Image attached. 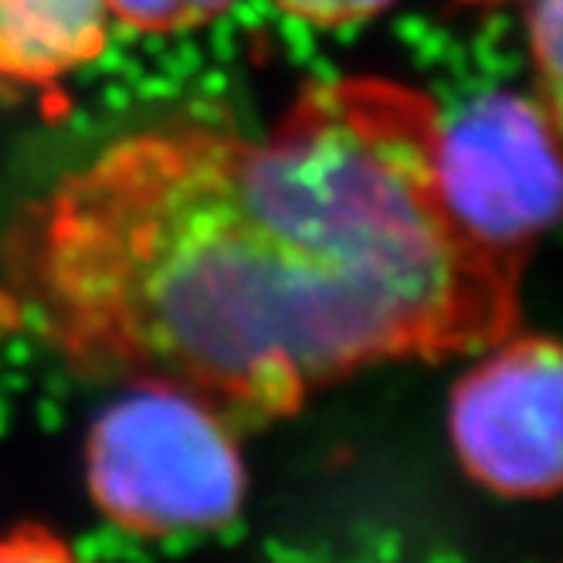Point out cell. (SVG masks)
I'll return each mask as SVG.
<instances>
[{
  "label": "cell",
  "mask_w": 563,
  "mask_h": 563,
  "mask_svg": "<svg viewBox=\"0 0 563 563\" xmlns=\"http://www.w3.org/2000/svg\"><path fill=\"white\" fill-rule=\"evenodd\" d=\"M434 102L387 78L309 86L252 140L133 133L34 200L0 245V330L89 380H164L234 428L408 360L519 330V268L434 184Z\"/></svg>",
  "instance_id": "6da1fadb"
},
{
  "label": "cell",
  "mask_w": 563,
  "mask_h": 563,
  "mask_svg": "<svg viewBox=\"0 0 563 563\" xmlns=\"http://www.w3.org/2000/svg\"><path fill=\"white\" fill-rule=\"evenodd\" d=\"M89 493L119 530L146 540L205 533L245 503L238 428L164 380H130L86 445Z\"/></svg>",
  "instance_id": "7a4b0ae2"
},
{
  "label": "cell",
  "mask_w": 563,
  "mask_h": 563,
  "mask_svg": "<svg viewBox=\"0 0 563 563\" xmlns=\"http://www.w3.org/2000/svg\"><path fill=\"white\" fill-rule=\"evenodd\" d=\"M560 119L519 92H489L441 119L434 184L449 221L475 249L522 272L560 211Z\"/></svg>",
  "instance_id": "3957f363"
},
{
  "label": "cell",
  "mask_w": 563,
  "mask_h": 563,
  "mask_svg": "<svg viewBox=\"0 0 563 563\" xmlns=\"http://www.w3.org/2000/svg\"><path fill=\"white\" fill-rule=\"evenodd\" d=\"M560 346L550 336H506L468 371L449 408L462 468L503 499H550L563 478Z\"/></svg>",
  "instance_id": "277c9868"
},
{
  "label": "cell",
  "mask_w": 563,
  "mask_h": 563,
  "mask_svg": "<svg viewBox=\"0 0 563 563\" xmlns=\"http://www.w3.org/2000/svg\"><path fill=\"white\" fill-rule=\"evenodd\" d=\"M106 0H0V78L52 82L102 55Z\"/></svg>",
  "instance_id": "5b68a950"
},
{
  "label": "cell",
  "mask_w": 563,
  "mask_h": 563,
  "mask_svg": "<svg viewBox=\"0 0 563 563\" xmlns=\"http://www.w3.org/2000/svg\"><path fill=\"white\" fill-rule=\"evenodd\" d=\"M234 4L238 0H106V8L115 21L150 34L200 27L228 14Z\"/></svg>",
  "instance_id": "8992f818"
},
{
  "label": "cell",
  "mask_w": 563,
  "mask_h": 563,
  "mask_svg": "<svg viewBox=\"0 0 563 563\" xmlns=\"http://www.w3.org/2000/svg\"><path fill=\"white\" fill-rule=\"evenodd\" d=\"M394 0H275L278 11L316 27H343L371 21L387 11Z\"/></svg>",
  "instance_id": "52a82bcc"
},
{
  "label": "cell",
  "mask_w": 563,
  "mask_h": 563,
  "mask_svg": "<svg viewBox=\"0 0 563 563\" xmlns=\"http://www.w3.org/2000/svg\"><path fill=\"white\" fill-rule=\"evenodd\" d=\"M0 563H78V556L45 527H18L0 537Z\"/></svg>",
  "instance_id": "ba28073f"
}]
</instances>
